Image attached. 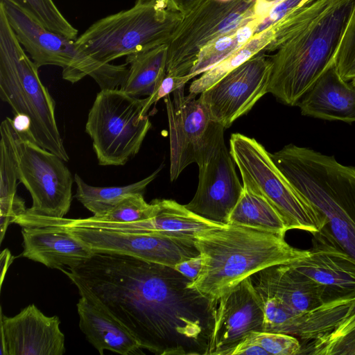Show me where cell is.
Listing matches in <instances>:
<instances>
[{
    "label": "cell",
    "instance_id": "1",
    "mask_svg": "<svg viewBox=\"0 0 355 355\" xmlns=\"http://www.w3.org/2000/svg\"><path fill=\"white\" fill-rule=\"evenodd\" d=\"M62 270L84 286L134 336L158 355H207L218 300L189 287L173 267L134 257L95 252Z\"/></svg>",
    "mask_w": 355,
    "mask_h": 355
},
{
    "label": "cell",
    "instance_id": "2",
    "mask_svg": "<svg viewBox=\"0 0 355 355\" xmlns=\"http://www.w3.org/2000/svg\"><path fill=\"white\" fill-rule=\"evenodd\" d=\"M355 0H311L272 24L273 39L265 50L271 72L268 93L297 106L334 63Z\"/></svg>",
    "mask_w": 355,
    "mask_h": 355
},
{
    "label": "cell",
    "instance_id": "3",
    "mask_svg": "<svg viewBox=\"0 0 355 355\" xmlns=\"http://www.w3.org/2000/svg\"><path fill=\"white\" fill-rule=\"evenodd\" d=\"M200 271L189 286L218 300L243 279L272 266L288 264L309 254L284 236L243 226L225 225L195 237Z\"/></svg>",
    "mask_w": 355,
    "mask_h": 355
},
{
    "label": "cell",
    "instance_id": "4",
    "mask_svg": "<svg viewBox=\"0 0 355 355\" xmlns=\"http://www.w3.org/2000/svg\"><path fill=\"white\" fill-rule=\"evenodd\" d=\"M270 155L293 186L324 215L336 240L355 259V166L292 144Z\"/></svg>",
    "mask_w": 355,
    "mask_h": 355
},
{
    "label": "cell",
    "instance_id": "5",
    "mask_svg": "<svg viewBox=\"0 0 355 355\" xmlns=\"http://www.w3.org/2000/svg\"><path fill=\"white\" fill-rule=\"evenodd\" d=\"M38 68L18 41L0 6V98L15 114L31 119V130L38 145L68 162L55 119V103L42 84Z\"/></svg>",
    "mask_w": 355,
    "mask_h": 355
},
{
    "label": "cell",
    "instance_id": "6",
    "mask_svg": "<svg viewBox=\"0 0 355 355\" xmlns=\"http://www.w3.org/2000/svg\"><path fill=\"white\" fill-rule=\"evenodd\" d=\"M182 18L175 0H137L130 8L95 21L75 41L93 59L111 63L168 44Z\"/></svg>",
    "mask_w": 355,
    "mask_h": 355
},
{
    "label": "cell",
    "instance_id": "7",
    "mask_svg": "<svg viewBox=\"0 0 355 355\" xmlns=\"http://www.w3.org/2000/svg\"><path fill=\"white\" fill-rule=\"evenodd\" d=\"M182 18L168 42L166 75L189 76L202 50L259 16L268 19L266 0H175Z\"/></svg>",
    "mask_w": 355,
    "mask_h": 355
},
{
    "label": "cell",
    "instance_id": "8",
    "mask_svg": "<svg viewBox=\"0 0 355 355\" xmlns=\"http://www.w3.org/2000/svg\"><path fill=\"white\" fill-rule=\"evenodd\" d=\"M18 41L38 67L55 65L62 69V78L75 83L85 76L101 89H117L128 73V64L103 63L81 51L76 41L42 26L10 0H0Z\"/></svg>",
    "mask_w": 355,
    "mask_h": 355
},
{
    "label": "cell",
    "instance_id": "9",
    "mask_svg": "<svg viewBox=\"0 0 355 355\" xmlns=\"http://www.w3.org/2000/svg\"><path fill=\"white\" fill-rule=\"evenodd\" d=\"M230 153L242 177L243 186L265 198L289 230L313 234L327 224L324 215L288 180L270 153L255 139L232 134Z\"/></svg>",
    "mask_w": 355,
    "mask_h": 355
},
{
    "label": "cell",
    "instance_id": "10",
    "mask_svg": "<svg viewBox=\"0 0 355 355\" xmlns=\"http://www.w3.org/2000/svg\"><path fill=\"white\" fill-rule=\"evenodd\" d=\"M145 98L120 89H101L88 113L85 131L101 166H122L134 157L151 128Z\"/></svg>",
    "mask_w": 355,
    "mask_h": 355
},
{
    "label": "cell",
    "instance_id": "11",
    "mask_svg": "<svg viewBox=\"0 0 355 355\" xmlns=\"http://www.w3.org/2000/svg\"><path fill=\"white\" fill-rule=\"evenodd\" d=\"M16 148L19 180L29 191L33 201L25 213L64 218L71 207L74 182L65 161L17 131Z\"/></svg>",
    "mask_w": 355,
    "mask_h": 355
},
{
    "label": "cell",
    "instance_id": "12",
    "mask_svg": "<svg viewBox=\"0 0 355 355\" xmlns=\"http://www.w3.org/2000/svg\"><path fill=\"white\" fill-rule=\"evenodd\" d=\"M182 86L164 98L169 128L170 179L175 180L189 164L200 166L211 154L225 128L212 121L195 94Z\"/></svg>",
    "mask_w": 355,
    "mask_h": 355
},
{
    "label": "cell",
    "instance_id": "13",
    "mask_svg": "<svg viewBox=\"0 0 355 355\" xmlns=\"http://www.w3.org/2000/svg\"><path fill=\"white\" fill-rule=\"evenodd\" d=\"M54 227L67 230L95 252L125 254L173 268L180 262L200 255L195 239L191 238L96 227Z\"/></svg>",
    "mask_w": 355,
    "mask_h": 355
},
{
    "label": "cell",
    "instance_id": "14",
    "mask_svg": "<svg viewBox=\"0 0 355 355\" xmlns=\"http://www.w3.org/2000/svg\"><path fill=\"white\" fill-rule=\"evenodd\" d=\"M270 72L271 61L261 52L201 93L199 98L212 121L228 128L268 93Z\"/></svg>",
    "mask_w": 355,
    "mask_h": 355
},
{
    "label": "cell",
    "instance_id": "15",
    "mask_svg": "<svg viewBox=\"0 0 355 355\" xmlns=\"http://www.w3.org/2000/svg\"><path fill=\"white\" fill-rule=\"evenodd\" d=\"M198 185L192 200L184 206L200 216L228 225L230 216L243 190L228 150L224 132L207 159L198 166Z\"/></svg>",
    "mask_w": 355,
    "mask_h": 355
},
{
    "label": "cell",
    "instance_id": "16",
    "mask_svg": "<svg viewBox=\"0 0 355 355\" xmlns=\"http://www.w3.org/2000/svg\"><path fill=\"white\" fill-rule=\"evenodd\" d=\"M264 326L263 302L250 277L218 300L207 355H229L248 334L264 331Z\"/></svg>",
    "mask_w": 355,
    "mask_h": 355
},
{
    "label": "cell",
    "instance_id": "17",
    "mask_svg": "<svg viewBox=\"0 0 355 355\" xmlns=\"http://www.w3.org/2000/svg\"><path fill=\"white\" fill-rule=\"evenodd\" d=\"M312 247L305 257L288 263L321 286L326 302L355 293V259L340 245L326 225L312 234Z\"/></svg>",
    "mask_w": 355,
    "mask_h": 355
},
{
    "label": "cell",
    "instance_id": "18",
    "mask_svg": "<svg viewBox=\"0 0 355 355\" xmlns=\"http://www.w3.org/2000/svg\"><path fill=\"white\" fill-rule=\"evenodd\" d=\"M58 316L44 315L34 304L18 314L1 313V355H62L64 336Z\"/></svg>",
    "mask_w": 355,
    "mask_h": 355
},
{
    "label": "cell",
    "instance_id": "19",
    "mask_svg": "<svg viewBox=\"0 0 355 355\" xmlns=\"http://www.w3.org/2000/svg\"><path fill=\"white\" fill-rule=\"evenodd\" d=\"M80 297L77 303L79 327L100 354L109 350L122 355L144 354L131 332L84 286L72 282Z\"/></svg>",
    "mask_w": 355,
    "mask_h": 355
},
{
    "label": "cell",
    "instance_id": "20",
    "mask_svg": "<svg viewBox=\"0 0 355 355\" xmlns=\"http://www.w3.org/2000/svg\"><path fill=\"white\" fill-rule=\"evenodd\" d=\"M21 256L60 270L76 268L95 252L67 230L54 227H23Z\"/></svg>",
    "mask_w": 355,
    "mask_h": 355
},
{
    "label": "cell",
    "instance_id": "21",
    "mask_svg": "<svg viewBox=\"0 0 355 355\" xmlns=\"http://www.w3.org/2000/svg\"><path fill=\"white\" fill-rule=\"evenodd\" d=\"M301 114L327 121L355 122V87L331 65L298 103Z\"/></svg>",
    "mask_w": 355,
    "mask_h": 355
},
{
    "label": "cell",
    "instance_id": "22",
    "mask_svg": "<svg viewBox=\"0 0 355 355\" xmlns=\"http://www.w3.org/2000/svg\"><path fill=\"white\" fill-rule=\"evenodd\" d=\"M251 277L257 291L279 297L297 313H306L326 302L324 288L289 264L266 268Z\"/></svg>",
    "mask_w": 355,
    "mask_h": 355
},
{
    "label": "cell",
    "instance_id": "23",
    "mask_svg": "<svg viewBox=\"0 0 355 355\" xmlns=\"http://www.w3.org/2000/svg\"><path fill=\"white\" fill-rule=\"evenodd\" d=\"M0 241L8 227L25 214L24 200L17 194L18 162L16 131L12 119L6 118L0 125Z\"/></svg>",
    "mask_w": 355,
    "mask_h": 355
},
{
    "label": "cell",
    "instance_id": "24",
    "mask_svg": "<svg viewBox=\"0 0 355 355\" xmlns=\"http://www.w3.org/2000/svg\"><path fill=\"white\" fill-rule=\"evenodd\" d=\"M168 44L126 56L128 71L120 89L139 97L150 96L166 76Z\"/></svg>",
    "mask_w": 355,
    "mask_h": 355
},
{
    "label": "cell",
    "instance_id": "25",
    "mask_svg": "<svg viewBox=\"0 0 355 355\" xmlns=\"http://www.w3.org/2000/svg\"><path fill=\"white\" fill-rule=\"evenodd\" d=\"M228 225L246 227L284 237L289 230L282 216L265 198L245 187L230 216Z\"/></svg>",
    "mask_w": 355,
    "mask_h": 355
},
{
    "label": "cell",
    "instance_id": "26",
    "mask_svg": "<svg viewBox=\"0 0 355 355\" xmlns=\"http://www.w3.org/2000/svg\"><path fill=\"white\" fill-rule=\"evenodd\" d=\"M160 169L161 167L149 176L135 183L116 187L92 186L78 174H75V197L94 216H101L109 211L125 197L135 193L144 194L146 188L156 178Z\"/></svg>",
    "mask_w": 355,
    "mask_h": 355
},
{
    "label": "cell",
    "instance_id": "27",
    "mask_svg": "<svg viewBox=\"0 0 355 355\" xmlns=\"http://www.w3.org/2000/svg\"><path fill=\"white\" fill-rule=\"evenodd\" d=\"M272 39L273 28L270 24L257 32L234 53L201 73L199 78L191 83L189 93L200 94L248 60L265 50Z\"/></svg>",
    "mask_w": 355,
    "mask_h": 355
},
{
    "label": "cell",
    "instance_id": "28",
    "mask_svg": "<svg viewBox=\"0 0 355 355\" xmlns=\"http://www.w3.org/2000/svg\"><path fill=\"white\" fill-rule=\"evenodd\" d=\"M268 19L259 16L236 31L216 40L200 52L196 65L189 75L191 78L202 73L218 62L232 55L243 46Z\"/></svg>",
    "mask_w": 355,
    "mask_h": 355
},
{
    "label": "cell",
    "instance_id": "29",
    "mask_svg": "<svg viewBox=\"0 0 355 355\" xmlns=\"http://www.w3.org/2000/svg\"><path fill=\"white\" fill-rule=\"evenodd\" d=\"M299 354L355 355V302L331 331L303 342Z\"/></svg>",
    "mask_w": 355,
    "mask_h": 355
},
{
    "label": "cell",
    "instance_id": "30",
    "mask_svg": "<svg viewBox=\"0 0 355 355\" xmlns=\"http://www.w3.org/2000/svg\"><path fill=\"white\" fill-rule=\"evenodd\" d=\"M45 28L76 40L78 31L64 17L53 0H10Z\"/></svg>",
    "mask_w": 355,
    "mask_h": 355
},
{
    "label": "cell",
    "instance_id": "31",
    "mask_svg": "<svg viewBox=\"0 0 355 355\" xmlns=\"http://www.w3.org/2000/svg\"><path fill=\"white\" fill-rule=\"evenodd\" d=\"M157 209L156 200L148 203L144 200L143 193H135L123 198L107 213L89 218L107 223H132L153 217Z\"/></svg>",
    "mask_w": 355,
    "mask_h": 355
},
{
    "label": "cell",
    "instance_id": "32",
    "mask_svg": "<svg viewBox=\"0 0 355 355\" xmlns=\"http://www.w3.org/2000/svg\"><path fill=\"white\" fill-rule=\"evenodd\" d=\"M334 64L344 80L355 77V6L339 42Z\"/></svg>",
    "mask_w": 355,
    "mask_h": 355
},
{
    "label": "cell",
    "instance_id": "33",
    "mask_svg": "<svg viewBox=\"0 0 355 355\" xmlns=\"http://www.w3.org/2000/svg\"><path fill=\"white\" fill-rule=\"evenodd\" d=\"M257 345L269 354L297 355L301 343L293 336L278 332L254 331L248 335Z\"/></svg>",
    "mask_w": 355,
    "mask_h": 355
},
{
    "label": "cell",
    "instance_id": "34",
    "mask_svg": "<svg viewBox=\"0 0 355 355\" xmlns=\"http://www.w3.org/2000/svg\"><path fill=\"white\" fill-rule=\"evenodd\" d=\"M191 80L189 76L184 77H172L166 75L161 83L157 87L153 92L145 98L144 106L142 114L146 115L150 107L162 98L169 96L177 89L185 86L186 83Z\"/></svg>",
    "mask_w": 355,
    "mask_h": 355
},
{
    "label": "cell",
    "instance_id": "35",
    "mask_svg": "<svg viewBox=\"0 0 355 355\" xmlns=\"http://www.w3.org/2000/svg\"><path fill=\"white\" fill-rule=\"evenodd\" d=\"M268 355V353L254 343L248 336L241 340L230 352L229 355Z\"/></svg>",
    "mask_w": 355,
    "mask_h": 355
},
{
    "label": "cell",
    "instance_id": "36",
    "mask_svg": "<svg viewBox=\"0 0 355 355\" xmlns=\"http://www.w3.org/2000/svg\"><path fill=\"white\" fill-rule=\"evenodd\" d=\"M202 266V258L200 254L198 257L191 258L178 263L174 268L193 281L198 275Z\"/></svg>",
    "mask_w": 355,
    "mask_h": 355
},
{
    "label": "cell",
    "instance_id": "37",
    "mask_svg": "<svg viewBox=\"0 0 355 355\" xmlns=\"http://www.w3.org/2000/svg\"><path fill=\"white\" fill-rule=\"evenodd\" d=\"M12 121L13 127L18 134L25 135L31 140L35 141L31 130V119L27 116L21 114H15Z\"/></svg>",
    "mask_w": 355,
    "mask_h": 355
},
{
    "label": "cell",
    "instance_id": "38",
    "mask_svg": "<svg viewBox=\"0 0 355 355\" xmlns=\"http://www.w3.org/2000/svg\"><path fill=\"white\" fill-rule=\"evenodd\" d=\"M14 258L8 249H4L1 253V287L3 284L6 273L12 263Z\"/></svg>",
    "mask_w": 355,
    "mask_h": 355
},
{
    "label": "cell",
    "instance_id": "39",
    "mask_svg": "<svg viewBox=\"0 0 355 355\" xmlns=\"http://www.w3.org/2000/svg\"><path fill=\"white\" fill-rule=\"evenodd\" d=\"M349 83L355 87V77L349 80Z\"/></svg>",
    "mask_w": 355,
    "mask_h": 355
},
{
    "label": "cell",
    "instance_id": "40",
    "mask_svg": "<svg viewBox=\"0 0 355 355\" xmlns=\"http://www.w3.org/2000/svg\"><path fill=\"white\" fill-rule=\"evenodd\" d=\"M218 1H223V2H227V1H232V0H218Z\"/></svg>",
    "mask_w": 355,
    "mask_h": 355
},
{
    "label": "cell",
    "instance_id": "41",
    "mask_svg": "<svg viewBox=\"0 0 355 355\" xmlns=\"http://www.w3.org/2000/svg\"><path fill=\"white\" fill-rule=\"evenodd\" d=\"M268 1H276V0H268Z\"/></svg>",
    "mask_w": 355,
    "mask_h": 355
},
{
    "label": "cell",
    "instance_id": "42",
    "mask_svg": "<svg viewBox=\"0 0 355 355\" xmlns=\"http://www.w3.org/2000/svg\"><path fill=\"white\" fill-rule=\"evenodd\" d=\"M255 1H258V0H255Z\"/></svg>",
    "mask_w": 355,
    "mask_h": 355
}]
</instances>
